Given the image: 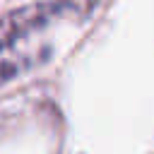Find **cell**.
<instances>
[{
  "label": "cell",
  "instance_id": "cell-1",
  "mask_svg": "<svg viewBox=\"0 0 154 154\" xmlns=\"http://www.w3.org/2000/svg\"><path fill=\"white\" fill-rule=\"evenodd\" d=\"M77 26L75 2H38L0 17V87L43 67Z\"/></svg>",
  "mask_w": 154,
  "mask_h": 154
}]
</instances>
